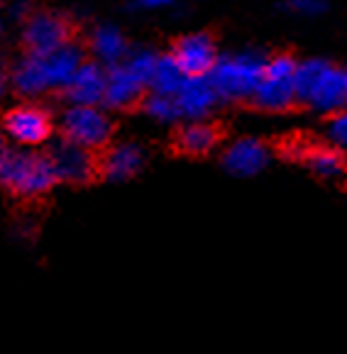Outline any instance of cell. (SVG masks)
I'll return each mask as SVG.
<instances>
[{
	"label": "cell",
	"mask_w": 347,
	"mask_h": 354,
	"mask_svg": "<svg viewBox=\"0 0 347 354\" xmlns=\"http://www.w3.org/2000/svg\"><path fill=\"white\" fill-rule=\"evenodd\" d=\"M32 15V8H30V0H15L10 6V17L12 20H27Z\"/></svg>",
	"instance_id": "484cf974"
},
{
	"label": "cell",
	"mask_w": 347,
	"mask_h": 354,
	"mask_svg": "<svg viewBox=\"0 0 347 354\" xmlns=\"http://www.w3.org/2000/svg\"><path fill=\"white\" fill-rule=\"evenodd\" d=\"M145 164H147V151L137 142H120V145L103 149L98 156L100 178L110 183H123L130 181V178H135L145 169Z\"/></svg>",
	"instance_id": "8fae6325"
},
{
	"label": "cell",
	"mask_w": 347,
	"mask_h": 354,
	"mask_svg": "<svg viewBox=\"0 0 347 354\" xmlns=\"http://www.w3.org/2000/svg\"><path fill=\"white\" fill-rule=\"evenodd\" d=\"M10 151V147H8V142H6V132L0 130V162L6 159V154Z\"/></svg>",
	"instance_id": "83f0119b"
},
{
	"label": "cell",
	"mask_w": 347,
	"mask_h": 354,
	"mask_svg": "<svg viewBox=\"0 0 347 354\" xmlns=\"http://www.w3.org/2000/svg\"><path fill=\"white\" fill-rule=\"evenodd\" d=\"M296 103H303L318 113H337L347 108L345 68L323 59H306L296 68Z\"/></svg>",
	"instance_id": "7a4b0ae2"
},
{
	"label": "cell",
	"mask_w": 347,
	"mask_h": 354,
	"mask_svg": "<svg viewBox=\"0 0 347 354\" xmlns=\"http://www.w3.org/2000/svg\"><path fill=\"white\" fill-rule=\"evenodd\" d=\"M296 62L291 54H274L267 59L265 76L259 81V88L254 91V108L267 113H284L296 103Z\"/></svg>",
	"instance_id": "277c9868"
},
{
	"label": "cell",
	"mask_w": 347,
	"mask_h": 354,
	"mask_svg": "<svg viewBox=\"0 0 347 354\" xmlns=\"http://www.w3.org/2000/svg\"><path fill=\"white\" fill-rule=\"evenodd\" d=\"M267 57L259 52H238L218 57L215 66L208 73L213 91L218 100L240 103V100H252L254 91L259 88V81L265 76Z\"/></svg>",
	"instance_id": "3957f363"
},
{
	"label": "cell",
	"mask_w": 347,
	"mask_h": 354,
	"mask_svg": "<svg viewBox=\"0 0 347 354\" xmlns=\"http://www.w3.org/2000/svg\"><path fill=\"white\" fill-rule=\"evenodd\" d=\"M181 0H132L130 6L132 10H164V8H174Z\"/></svg>",
	"instance_id": "d4e9b609"
},
{
	"label": "cell",
	"mask_w": 347,
	"mask_h": 354,
	"mask_svg": "<svg viewBox=\"0 0 347 354\" xmlns=\"http://www.w3.org/2000/svg\"><path fill=\"white\" fill-rule=\"evenodd\" d=\"M71 22L69 17L59 15V12L39 10L32 12L25 20L22 27V44H25L27 54L32 57H44V54L57 52L59 47L71 42Z\"/></svg>",
	"instance_id": "ba28073f"
},
{
	"label": "cell",
	"mask_w": 347,
	"mask_h": 354,
	"mask_svg": "<svg viewBox=\"0 0 347 354\" xmlns=\"http://www.w3.org/2000/svg\"><path fill=\"white\" fill-rule=\"evenodd\" d=\"M49 162H52L54 171H57L59 183H69V186H89V183L98 181V154L86 147H78L73 142L57 137L52 140L47 149Z\"/></svg>",
	"instance_id": "8992f818"
},
{
	"label": "cell",
	"mask_w": 347,
	"mask_h": 354,
	"mask_svg": "<svg viewBox=\"0 0 347 354\" xmlns=\"http://www.w3.org/2000/svg\"><path fill=\"white\" fill-rule=\"evenodd\" d=\"M223 140V132L218 125H213L208 120H198V122H188L174 137V149L184 156H208L211 151H215V147Z\"/></svg>",
	"instance_id": "9a60e30c"
},
{
	"label": "cell",
	"mask_w": 347,
	"mask_h": 354,
	"mask_svg": "<svg viewBox=\"0 0 347 354\" xmlns=\"http://www.w3.org/2000/svg\"><path fill=\"white\" fill-rule=\"evenodd\" d=\"M62 137L78 147L91 151L108 149L113 137V120L103 108H89V105H69L62 113Z\"/></svg>",
	"instance_id": "5b68a950"
},
{
	"label": "cell",
	"mask_w": 347,
	"mask_h": 354,
	"mask_svg": "<svg viewBox=\"0 0 347 354\" xmlns=\"http://www.w3.org/2000/svg\"><path fill=\"white\" fill-rule=\"evenodd\" d=\"M186 78L188 76L181 71V66L174 62V57L164 54V57H159V62H157L154 76H152V81H150V91L157 95H169V98H174V95L181 91Z\"/></svg>",
	"instance_id": "ffe728a7"
},
{
	"label": "cell",
	"mask_w": 347,
	"mask_h": 354,
	"mask_svg": "<svg viewBox=\"0 0 347 354\" xmlns=\"http://www.w3.org/2000/svg\"><path fill=\"white\" fill-rule=\"evenodd\" d=\"M326 135L335 149L347 151V108L337 110V113L330 115V120H328V127H326Z\"/></svg>",
	"instance_id": "603a6c76"
},
{
	"label": "cell",
	"mask_w": 347,
	"mask_h": 354,
	"mask_svg": "<svg viewBox=\"0 0 347 354\" xmlns=\"http://www.w3.org/2000/svg\"><path fill=\"white\" fill-rule=\"evenodd\" d=\"M174 100H177L181 118L188 122L206 120L208 113L218 105V95L213 91L208 76H188L184 81L181 91L174 95Z\"/></svg>",
	"instance_id": "4fadbf2b"
},
{
	"label": "cell",
	"mask_w": 347,
	"mask_h": 354,
	"mask_svg": "<svg viewBox=\"0 0 347 354\" xmlns=\"http://www.w3.org/2000/svg\"><path fill=\"white\" fill-rule=\"evenodd\" d=\"M145 88L147 86L142 84L137 76H132L125 64H118V66L108 68V91H105L103 105L110 110L135 108V105L142 100Z\"/></svg>",
	"instance_id": "2e32d148"
},
{
	"label": "cell",
	"mask_w": 347,
	"mask_h": 354,
	"mask_svg": "<svg viewBox=\"0 0 347 354\" xmlns=\"http://www.w3.org/2000/svg\"><path fill=\"white\" fill-rule=\"evenodd\" d=\"M0 6H3V0H0Z\"/></svg>",
	"instance_id": "f546056e"
},
{
	"label": "cell",
	"mask_w": 347,
	"mask_h": 354,
	"mask_svg": "<svg viewBox=\"0 0 347 354\" xmlns=\"http://www.w3.org/2000/svg\"><path fill=\"white\" fill-rule=\"evenodd\" d=\"M91 49H94L96 59L103 66H118L127 59V54L132 52L125 39V35L115 25H98L91 35Z\"/></svg>",
	"instance_id": "ac0fdd59"
},
{
	"label": "cell",
	"mask_w": 347,
	"mask_h": 354,
	"mask_svg": "<svg viewBox=\"0 0 347 354\" xmlns=\"http://www.w3.org/2000/svg\"><path fill=\"white\" fill-rule=\"evenodd\" d=\"M284 10L294 12V15H301V17H313V15L326 12L328 3L326 0H286Z\"/></svg>",
	"instance_id": "cb8c5ba5"
},
{
	"label": "cell",
	"mask_w": 347,
	"mask_h": 354,
	"mask_svg": "<svg viewBox=\"0 0 347 354\" xmlns=\"http://www.w3.org/2000/svg\"><path fill=\"white\" fill-rule=\"evenodd\" d=\"M269 159L272 151L262 140H257V137H240V140L230 142L223 149L220 164H223V169L230 176L249 178L257 176L259 171H265L269 167Z\"/></svg>",
	"instance_id": "9c48e42d"
},
{
	"label": "cell",
	"mask_w": 347,
	"mask_h": 354,
	"mask_svg": "<svg viewBox=\"0 0 347 354\" xmlns=\"http://www.w3.org/2000/svg\"><path fill=\"white\" fill-rule=\"evenodd\" d=\"M59 186L47 151L10 149L0 162V188L17 201H39Z\"/></svg>",
	"instance_id": "6da1fadb"
},
{
	"label": "cell",
	"mask_w": 347,
	"mask_h": 354,
	"mask_svg": "<svg viewBox=\"0 0 347 354\" xmlns=\"http://www.w3.org/2000/svg\"><path fill=\"white\" fill-rule=\"evenodd\" d=\"M8 88H10V78H8V73L0 68V98L8 93Z\"/></svg>",
	"instance_id": "4316f807"
},
{
	"label": "cell",
	"mask_w": 347,
	"mask_h": 354,
	"mask_svg": "<svg viewBox=\"0 0 347 354\" xmlns=\"http://www.w3.org/2000/svg\"><path fill=\"white\" fill-rule=\"evenodd\" d=\"M299 156L318 178H326V181H337L347 174V159L335 147L303 145L299 149Z\"/></svg>",
	"instance_id": "e0dca14e"
},
{
	"label": "cell",
	"mask_w": 347,
	"mask_h": 354,
	"mask_svg": "<svg viewBox=\"0 0 347 354\" xmlns=\"http://www.w3.org/2000/svg\"><path fill=\"white\" fill-rule=\"evenodd\" d=\"M3 132L15 145L25 147V149H35V147L47 145L52 140L54 122L52 115L44 108L35 103H22L3 115Z\"/></svg>",
	"instance_id": "52a82bcc"
},
{
	"label": "cell",
	"mask_w": 347,
	"mask_h": 354,
	"mask_svg": "<svg viewBox=\"0 0 347 354\" xmlns=\"http://www.w3.org/2000/svg\"><path fill=\"white\" fill-rule=\"evenodd\" d=\"M345 81H347V68H345Z\"/></svg>",
	"instance_id": "f1b7e54d"
},
{
	"label": "cell",
	"mask_w": 347,
	"mask_h": 354,
	"mask_svg": "<svg viewBox=\"0 0 347 354\" xmlns=\"http://www.w3.org/2000/svg\"><path fill=\"white\" fill-rule=\"evenodd\" d=\"M108 91V68L98 62H86L64 88V98L71 105H89L100 108Z\"/></svg>",
	"instance_id": "7c38bea8"
},
{
	"label": "cell",
	"mask_w": 347,
	"mask_h": 354,
	"mask_svg": "<svg viewBox=\"0 0 347 354\" xmlns=\"http://www.w3.org/2000/svg\"><path fill=\"white\" fill-rule=\"evenodd\" d=\"M171 57L186 76H208L218 62V49L208 32H191L177 39Z\"/></svg>",
	"instance_id": "30bf717a"
},
{
	"label": "cell",
	"mask_w": 347,
	"mask_h": 354,
	"mask_svg": "<svg viewBox=\"0 0 347 354\" xmlns=\"http://www.w3.org/2000/svg\"><path fill=\"white\" fill-rule=\"evenodd\" d=\"M10 81H12V88L20 95H27V98H35V95L49 91L47 78H44V71H42L39 57H32V54H27L25 59L17 62V66L12 68Z\"/></svg>",
	"instance_id": "d6986e66"
},
{
	"label": "cell",
	"mask_w": 347,
	"mask_h": 354,
	"mask_svg": "<svg viewBox=\"0 0 347 354\" xmlns=\"http://www.w3.org/2000/svg\"><path fill=\"white\" fill-rule=\"evenodd\" d=\"M157 62H159V54L152 52V49H132L125 59V66L132 76H137L145 86H150L152 76H154Z\"/></svg>",
	"instance_id": "44dd1931"
},
{
	"label": "cell",
	"mask_w": 347,
	"mask_h": 354,
	"mask_svg": "<svg viewBox=\"0 0 347 354\" xmlns=\"http://www.w3.org/2000/svg\"><path fill=\"white\" fill-rule=\"evenodd\" d=\"M42 71H44V78H47L49 91L57 88H66L71 84V78L76 76L78 68L86 64V54H83V47L76 42H69L64 47H59L57 52L44 54L39 57Z\"/></svg>",
	"instance_id": "5bb4252c"
},
{
	"label": "cell",
	"mask_w": 347,
	"mask_h": 354,
	"mask_svg": "<svg viewBox=\"0 0 347 354\" xmlns=\"http://www.w3.org/2000/svg\"><path fill=\"white\" fill-rule=\"evenodd\" d=\"M142 108L150 118L159 122H177L181 120V113H179V105L174 98L169 95H157V93H150L147 98H142Z\"/></svg>",
	"instance_id": "7402d4cb"
}]
</instances>
